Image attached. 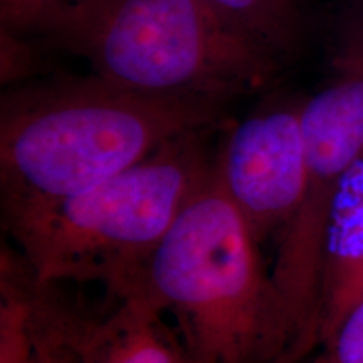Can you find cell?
<instances>
[{
    "mask_svg": "<svg viewBox=\"0 0 363 363\" xmlns=\"http://www.w3.org/2000/svg\"><path fill=\"white\" fill-rule=\"evenodd\" d=\"M6 30L40 35L98 78L160 96L230 101L264 89L283 66L199 0H59Z\"/></svg>",
    "mask_w": 363,
    "mask_h": 363,
    "instance_id": "cell-4",
    "label": "cell"
},
{
    "mask_svg": "<svg viewBox=\"0 0 363 363\" xmlns=\"http://www.w3.org/2000/svg\"><path fill=\"white\" fill-rule=\"evenodd\" d=\"M363 296V157L340 190L331 217L316 348Z\"/></svg>",
    "mask_w": 363,
    "mask_h": 363,
    "instance_id": "cell-8",
    "label": "cell"
},
{
    "mask_svg": "<svg viewBox=\"0 0 363 363\" xmlns=\"http://www.w3.org/2000/svg\"><path fill=\"white\" fill-rule=\"evenodd\" d=\"M208 133L180 136L86 192L4 214L34 283L145 291L153 254L214 167Z\"/></svg>",
    "mask_w": 363,
    "mask_h": 363,
    "instance_id": "cell-3",
    "label": "cell"
},
{
    "mask_svg": "<svg viewBox=\"0 0 363 363\" xmlns=\"http://www.w3.org/2000/svg\"><path fill=\"white\" fill-rule=\"evenodd\" d=\"M30 278L34 303L78 363H194L148 291L128 296L106 293L101 308H89L61 298L57 286H39Z\"/></svg>",
    "mask_w": 363,
    "mask_h": 363,
    "instance_id": "cell-7",
    "label": "cell"
},
{
    "mask_svg": "<svg viewBox=\"0 0 363 363\" xmlns=\"http://www.w3.org/2000/svg\"><path fill=\"white\" fill-rule=\"evenodd\" d=\"M305 363H363V296Z\"/></svg>",
    "mask_w": 363,
    "mask_h": 363,
    "instance_id": "cell-11",
    "label": "cell"
},
{
    "mask_svg": "<svg viewBox=\"0 0 363 363\" xmlns=\"http://www.w3.org/2000/svg\"><path fill=\"white\" fill-rule=\"evenodd\" d=\"M147 291L194 363H289L293 326L271 262L214 167L153 254Z\"/></svg>",
    "mask_w": 363,
    "mask_h": 363,
    "instance_id": "cell-2",
    "label": "cell"
},
{
    "mask_svg": "<svg viewBox=\"0 0 363 363\" xmlns=\"http://www.w3.org/2000/svg\"><path fill=\"white\" fill-rule=\"evenodd\" d=\"M33 65L34 49L17 39V34L2 29V83L22 78Z\"/></svg>",
    "mask_w": 363,
    "mask_h": 363,
    "instance_id": "cell-12",
    "label": "cell"
},
{
    "mask_svg": "<svg viewBox=\"0 0 363 363\" xmlns=\"http://www.w3.org/2000/svg\"><path fill=\"white\" fill-rule=\"evenodd\" d=\"M214 169L257 244L278 246L305 192L301 104H272L235 125L217 147Z\"/></svg>",
    "mask_w": 363,
    "mask_h": 363,
    "instance_id": "cell-6",
    "label": "cell"
},
{
    "mask_svg": "<svg viewBox=\"0 0 363 363\" xmlns=\"http://www.w3.org/2000/svg\"><path fill=\"white\" fill-rule=\"evenodd\" d=\"M301 130L305 192L271 261L296 360L316 348L331 217L345 180L363 157V0H350L340 17L325 83L301 103Z\"/></svg>",
    "mask_w": 363,
    "mask_h": 363,
    "instance_id": "cell-5",
    "label": "cell"
},
{
    "mask_svg": "<svg viewBox=\"0 0 363 363\" xmlns=\"http://www.w3.org/2000/svg\"><path fill=\"white\" fill-rule=\"evenodd\" d=\"M225 24L281 65L303 51L308 38L305 0H199Z\"/></svg>",
    "mask_w": 363,
    "mask_h": 363,
    "instance_id": "cell-10",
    "label": "cell"
},
{
    "mask_svg": "<svg viewBox=\"0 0 363 363\" xmlns=\"http://www.w3.org/2000/svg\"><path fill=\"white\" fill-rule=\"evenodd\" d=\"M59 0H0V19L4 29H12L30 12L40 7L51 6Z\"/></svg>",
    "mask_w": 363,
    "mask_h": 363,
    "instance_id": "cell-13",
    "label": "cell"
},
{
    "mask_svg": "<svg viewBox=\"0 0 363 363\" xmlns=\"http://www.w3.org/2000/svg\"><path fill=\"white\" fill-rule=\"evenodd\" d=\"M0 289V363H78L61 335L39 311L24 271L22 281L2 279Z\"/></svg>",
    "mask_w": 363,
    "mask_h": 363,
    "instance_id": "cell-9",
    "label": "cell"
},
{
    "mask_svg": "<svg viewBox=\"0 0 363 363\" xmlns=\"http://www.w3.org/2000/svg\"><path fill=\"white\" fill-rule=\"evenodd\" d=\"M227 99L160 96L98 76L9 89L0 101L2 214L96 187L224 120Z\"/></svg>",
    "mask_w": 363,
    "mask_h": 363,
    "instance_id": "cell-1",
    "label": "cell"
}]
</instances>
